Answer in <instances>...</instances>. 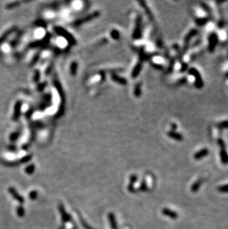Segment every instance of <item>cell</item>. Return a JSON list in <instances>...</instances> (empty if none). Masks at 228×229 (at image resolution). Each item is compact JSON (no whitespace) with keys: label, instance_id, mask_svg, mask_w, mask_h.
Wrapping results in <instances>:
<instances>
[{"label":"cell","instance_id":"1","mask_svg":"<svg viewBox=\"0 0 228 229\" xmlns=\"http://www.w3.org/2000/svg\"><path fill=\"white\" fill-rule=\"evenodd\" d=\"M189 74L194 76L195 79V87L197 89H201L204 87V81L201 77V74L198 72V71L195 67H191L190 68L188 71Z\"/></svg>","mask_w":228,"mask_h":229},{"label":"cell","instance_id":"2","mask_svg":"<svg viewBox=\"0 0 228 229\" xmlns=\"http://www.w3.org/2000/svg\"><path fill=\"white\" fill-rule=\"evenodd\" d=\"M218 43V37L216 33H211L208 37V50L213 52Z\"/></svg>","mask_w":228,"mask_h":229},{"label":"cell","instance_id":"3","mask_svg":"<svg viewBox=\"0 0 228 229\" xmlns=\"http://www.w3.org/2000/svg\"><path fill=\"white\" fill-rule=\"evenodd\" d=\"M198 33V30H196V29H192V30H190L189 32H188V34H187L186 36H185V46H184V51H185V52L187 50L188 45H189L190 42L191 41V39H193L195 36L197 35Z\"/></svg>","mask_w":228,"mask_h":229},{"label":"cell","instance_id":"4","mask_svg":"<svg viewBox=\"0 0 228 229\" xmlns=\"http://www.w3.org/2000/svg\"><path fill=\"white\" fill-rule=\"evenodd\" d=\"M208 153H209V150H208L207 148H203V149L198 151V152L195 153L193 157H194L195 160H199L205 157L206 156H207Z\"/></svg>","mask_w":228,"mask_h":229},{"label":"cell","instance_id":"5","mask_svg":"<svg viewBox=\"0 0 228 229\" xmlns=\"http://www.w3.org/2000/svg\"><path fill=\"white\" fill-rule=\"evenodd\" d=\"M162 214H164V216H167L168 217L171 218V219H176L178 218V214L174 211H172L170 209L168 208H164L162 210Z\"/></svg>","mask_w":228,"mask_h":229},{"label":"cell","instance_id":"6","mask_svg":"<svg viewBox=\"0 0 228 229\" xmlns=\"http://www.w3.org/2000/svg\"><path fill=\"white\" fill-rule=\"evenodd\" d=\"M210 17H199V18L195 19V22L198 26L202 27L210 21Z\"/></svg>","mask_w":228,"mask_h":229},{"label":"cell","instance_id":"7","mask_svg":"<svg viewBox=\"0 0 228 229\" xmlns=\"http://www.w3.org/2000/svg\"><path fill=\"white\" fill-rule=\"evenodd\" d=\"M220 157H221V162L224 165L228 164V154L227 152L226 148H221V151H220Z\"/></svg>","mask_w":228,"mask_h":229},{"label":"cell","instance_id":"8","mask_svg":"<svg viewBox=\"0 0 228 229\" xmlns=\"http://www.w3.org/2000/svg\"><path fill=\"white\" fill-rule=\"evenodd\" d=\"M168 135L169 137H170V138L173 139L175 140H177V141H181V140H183V136L180 133H177L176 131H171L168 132Z\"/></svg>","mask_w":228,"mask_h":229},{"label":"cell","instance_id":"9","mask_svg":"<svg viewBox=\"0 0 228 229\" xmlns=\"http://www.w3.org/2000/svg\"><path fill=\"white\" fill-rule=\"evenodd\" d=\"M9 192L11 194V195L14 197V199H16V200H18L19 202H24V199L23 198H22V197H21L19 194L17 193V191L16 190L15 188H9Z\"/></svg>","mask_w":228,"mask_h":229},{"label":"cell","instance_id":"10","mask_svg":"<svg viewBox=\"0 0 228 229\" xmlns=\"http://www.w3.org/2000/svg\"><path fill=\"white\" fill-rule=\"evenodd\" d=\"M216 126L218 129H227V128H228V120H224V121L220 122L217 123Z\"/></svg>","mask_w":228,"mask_h":229},{"label":"cell","instance_id":"11","mask_svg":"<svg viewBox=\"0 0 228 229\" xmlns=\"http://www.w3.org/2000/svg\"><path fill=\"white\" fill-rule=\"evenodd\" d=\"M109 219H110V222H111V228L117 229L116 219H115V217H114L113 214H109Z\"/></svg>","mask_w":228,"mask_h":229},{"label":"cell","instance_id":"12","mask_svg":"<svg viewBox=\"0 0 228 229\" xmlns=\"http://www.w3.org/2000/svg\"><path fill=\"white\" fill-rule=\"evenodd\" d=\"M201 185V179H199V180L196 181V182H194V184L192 185L191 187L192 191H193V192H196V191H198V190L199 189Z\"/></svg>","mask_w":228,"mask_h":229},{"label":"cell","instance_id":"13","mask_svg":"<svg viewBox=\"0 0 228 229\" xmlns=\"http://www.w3.org/2000/svg\"><path fill=\"white\" fill-rule=\"evenodd\" d=\"M201 8L204 9V10H205V11L208 14H209V16H210L211 17L212 16V11H211V9L210 8V7L208 6L207 5L206 3H205V2H201Z\"/></svg>","mask_w":228,"mask_h":229},{"label":"cell","instance_id":"14","mask_svg":"<svg viewBox=\"0 0 228 229\" xmlns=\"http://www.w3.org/2000/svg\"><path fill=\"white\" fill-rule=\"evenodd\" d=\"M218 191L222 193H228V185H221L218 188Z\"/></svg>","mask_w":228,"mask_h":229},{"label":"cell","instance_id":"15","mask_svg":"<svg viewBox=\"0 0 228 229\" xmlns=\"http://www.w3.org/2000/svg\"><path fill=\"white\" fill-rule=\"evenodd\" d=\"M218 145L220 146V148H226V145L225 142L222 139H218Z\"/></svg>","mask_w":228,"mask_h":229},{"label":"cell","instance_id":"16","mask_svg":"<svg viewBox=\"0 0 228 229\" xmlns=\"http://www.w3.org/2000/svg\"><path fill=\"white\" fill-rule=\"evenodd\" d=\"M187 64L185 63H183L182 65H181V72L183 73L185 72V71H186V70L187 69Z\"/></svg>","mask_w":228,"mask_h":229},{"label":"cell","instance_id":"17","mask_svg":"<svg viewBox=\"0 0 228 229\" xmlns=\"http://www.w3.org/2000/svg\"><path fill=\"white\" fill-rule=\"evenodd\" d=\"M17 213H18V215L19 216V217H22L24 214V210L23 208H22V207H19L18 208V210H17Z\"/></svg>","mask_w":228,"mask_h":229},{"label":"cell","instance_id":"18","mask_svg":"<svg viewBox=\"0 0 228 229\" xmlns=\"http://www.w3.org/2000/svg\"><path fill=\"white\" fill-rule=\"evenodd\" d=\"M225 25V22L223 21H219L218 23V28H222L223 26Z\"/></svg>","mask_w":228,"mask_h":229},{"label":"cell","instance_id":"19","mask_svg":"<svg viewBox=\"0 0 228 229\" xmlns=\"http://www.w3.org/2000/svg\"><path fill=\"white\" fill-rule=\"evenodd\" d=\"M171 128H173V131H174L176 129V128H177V125H176V124H174V123H173V124H172V125H171Z\"/></svg>","mask_w":228,"mask_h":229},{"label":"cell","instance_id":"20","mask_svg":"<svg viewBox=\"0 0 228 229\" xmlns=\"http://www.w3.org/2000/svg\"><path fill=\"white\" fill-rule=\"evenodd\" d=\"M226 76H227V78H228V73H227V75H226Z\"/></svg>","mask_w":228,"mask_h":229}]
</instances>
